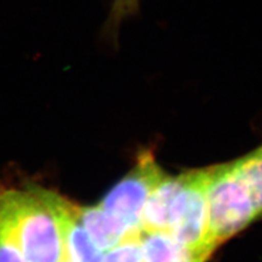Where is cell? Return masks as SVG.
<instances>
[{
	"label": "cell",
	"instance_id": "cell-12",
	"mask_svg": "<svg viewBox=\"0 0 262 262\" xmlns=\"http://www.w3.org/2000/svg\"><path fill=\"white\" fill-rule=\"evenodd\" d=\"M0 262H26L18 246L0 226Z\"/></svg>",
	"mask_w": 262,
	"mask_h": 262
},
{
	"label": "cell",
	"instance_id": "cell-2",
	"mask_svg": "<svg viewBox=\"0 0 262 262\" xmlns=\"http://www.w3.org/2000/svg\"><path fill=\"white\" fill-rule=\"evenodd\" d=\"M212 241L222 245L259 217L234 161L210 166L207 188Z\"/></svg>",
	"mask_w": 262,
	"mask_h": 262
},
{
	"label": "cell",
	"instance_id": "cell-3",
	"mask_svg": "<svg viewBox=\"0 0 262 262\" xmlns=\"http://www.w3.org/2000/svg\"><path fill=\"white\" fill-rule=\"evenodd\" d=\"M209 178L210 167L185 171L183 186L171 208L168 229V234L179 244L208 257L217 247L210 234Z\"/></svg>",
	"mask_w": 262,
	"mask_h": 262
},
{
	"label": "cell",
	"instance_id": "cell-13",
	"mask_svg": "<svg viewBox=\"0 0 262 262\" xmlns=\"http://www.w3.org/2000/svg\"><path fill=\"white\" fill-rule=\"evenodd\" d=\"M61 262H70V261H68V260H67V259H66V258H63Z\"/></svg>",
	"mask_w": 262,
	"mask_h": 262
},
{
	"label": "cell",
	"instance_id": "cell-9",
	"mask_svg": "<svg viewBox=\"0 0 262 262\" xmlns=\"http://www.w3.org/2000/svg\"><path fill=\"white\" fill-rule=\"evenodd\" d=\"M235 167L249 191L258 215H262V144L234 161Z\"/></svg>",
	"mask_w": 262,
	"mask_h": 262
},
{
	"label": "cell",
	"instance_id": "cell-4",
	"mask_svg": "<svg viewBox=\"0 0 262 262\" xmlns=\"http://www.w3.org/2000/svg\"><path fill=\"white\" fill-rule=\"evenodd\" d=\"M150 150L140 152L135 166L104 195L101 206L130 229L141 231L144 204L161 179L165 176Z\"/></svg>",
	"mask_w": 262,
	"mask_h": 262
},
{
	"label": "cell",
	"instance_id": "cell-7",
	"mask_svg": "<svg viewBox=\"0 0 262 262\" xmlns=\"http://www.w3.org/2000/svg\"><path fill=\"white\" fill-rule=\"evenodd\" d=\"M141 247L144 262H206L209 259L163 232H142Z\"/></svg>",
	"mask_w": 262,
	"mask_h": 262
},
{
	"label": "cell",
	"instance_id": "cell-11",
	"mask_svg": "<svg viewBox=\"0 0 262 262\" xmlns=\"http://www.w3.org/2000/svg\"><path fill=\"white\" fill-rule=\"evenodd\" d=\"M102 262H144L141 247V234L129 237L103 255Z\"/></svg>",
	"mask_w": 262,
	"mask_h": 262
},
{
	"label": "cell",
	"instance_id": "cell-8",
	"mask_svg": "<svg viewBox=\"0 0 262 262\" xmlns=\"http://www.w3.org/2000/svg\"><path fill=\"white\" fill-rule=\"evenodd\" d=\"M80 208L64 221V257L70 262H102V251L98 249L82 226Z\"/></svg>",
	"mask_w": 262,
	"mask_h": 262
},
{
	"label": "cell",
	"instance_id": "cell-10",
	"mask_svg": "<svg viewBox=\"0 0 262 262\" xmlns=\"http://www.w3.org/2000/svg\"><path fill=\"white\" fill-rule=\"evenodd\" d=\"M141 2L142 0H113L107 18L101 29V37L105 43L114 46L118 45L122 23L139 16L141 11Z\"/></svg>",
	"mask_w": 262,
	"mask_h": 262
},
{
	"label": "cell",
	"instance_id": "cell-1",
	"mask_svg": "<svg viewBox=\"0 0 262 262\" xmlns=\"http://www.w3.org/2000/svg\"><path fill=\"white\" fill-rule=\"evenodd\" d=\"M78 204L36 185L0 190V226L26 262H61L64 221Z\"/></svg>",
	"mask_w": 262,
	"mask_h": 262
},
{
	"label": "cell",
	"instance_id": "cell-6",
	"mask_svg": "<svg viewBox=\"0 0 262 262\" xmlns=\"http://www.w3.org/2000/svg\"><path fill=\"white\" fill-rule=\"evenodd\" d=\"M184 183V173L165 175L154 188L142 210L140 227L142 232L168 233L170 212L176 195Z\"/></svg>",
	"mask_w": 262,
	"mask_h": 262
},
{
	"label": "cell",
	"instance_id": "cell-5",
	"mask_svg": "<svg viewBox=\"0 0 262 262\" xmlns=\"http://www.w3.org/2000/svg\"><path fill=\"white\" fill-rule=\"evenodd\" d=\"M79 220L90 238L101 251H107L129 237L139 236L142 233V231L130 229L101 204L80 208Z\"/></svg>",
	"mask_w": 262,
	"mask_h": 262
}]
</instances>
